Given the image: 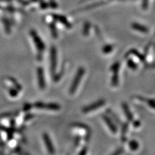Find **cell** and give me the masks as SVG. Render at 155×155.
Listing matches in <instances>:
<instances>
[{
  "mask_svg": "<svg viewBox=\"0 0 155 155\" xmlns=\"http://www.w3.org/2000/svg\"><path fill=\"white\" fill-rule=\"evenodd\" d=\"M38 85L41 90H44L45 88V80L44 77V72H43V68L39 67L37 69Z\"/></svg>",
  "mask_w": 155,
  "mask_h": 155,
  "instance_id": "5b68a950",
  "label": "cell"
},
{
  "mask_svg": "<svg viewBox=\"0 0 155 155\" xmlns=\"http://www.w3.org/2000/svg\"><path fill=\"white\" fill-rule=\"evenodd\" d=\"M43 140H44V142L45 143L46 147L48 149V153L51 154H53L55 152L54 147V146H53L52 142L49 137V136H48L47 133H44L43 134Z\"/></svg>",
  "mask_w": 155,
  "mask_h": 155,
  "instance_id": "52a82bcc",
  "label": "cell"
},
{
  "mask_svg": "<svg viewBox=\"0 0 155 155\" xmlns=\"http://www.w3.org/2000/svg\"><path fill=\"white\" fill-rule=\"evenodd\" d=\"M9 94L12 97H15L18 96V91L14 89H11L9 90Z\"/></svg>",
  "mask_w": 155,
  "mask_h": 155,
  "instance_id": "ba28073f",
  "label": "cell"
},
{
  "mask_svg": "<svg viewBox=\"0 0 155 155\" xmlns=\"http://www.w3.org/2000/svg\"><path fill=\"white\" fill-rule=\"evenodd\" d=\"M31 105H28V104H26V105L24 107V110H28L31 109Z\"/></svg>",
  "mask_w": 155,
  "mask_h": 155,
  "instance_id": "8fae6325",
  "label": "cell"
},
{
  "mask_svg": "<svg viewBox=\"0 0 155 155\" xmlns=\"http://www.w3.org/2000/svg\"><path fill=\"white\" fill-rule=\"evenodd\" d=\"M86 152H87V148L84 147L83 149H82V151H81V153H80V155H85Z\"/></svg>",
  "mask_w": 155,
  "mask_h": 155,
  "instance_id": "30bf717a",
  "label": "cell"
},
{
  "mask_svg": "<svg viewBox=\"0 0 155 155\" xmlns=\"http://www.w3.org/2000/svg\"><path fill=\"white\" fill-rule=\"evenodd\" d=\"M9 80H10V81H11L12 82L14 85L16 86V88H17L19 90H21V87L20 86V85H19L18 84V82L16 81H15V80H14L13 78H9Z\"/></svg>",
  "mask_w": 155,
  "mask_h": 155,
  "instance_id": "9c48e42d",
  "label": "cell"
},
{
  "mask_svg": "<svg viewBox=\"0 0 155 155\" xmlns=\"http://www.w3.org/2000/svg\"><path fill=\"white\" fill-rule=\"evenodd\" d=\"M51 74L54 75L56 69L57 64V54L56 49L54 46H52L51 48Z\"/></svg>",
  "mask_w": 155,
  "mask_h": 155,
  "instance_id": "3957f363",
  "label": "cell"
},
{
  "mask_svg": "<svg viewBox=\"0 0 155 155\" xmlns=\"http://www.w3.org/2000/svg\"><path fill=\"white\" fill-rule=\"evenodd\" d=\"M31 35L33 38L34 43H35V44L37 47L38 50L40 52H42L43 51H44L45 48L44 43L43 42L41 39L38 35V34L35 31H32L31 32Z\"/></svg>",
  "mask_w": 155,
  "mask_h": 155,
  "instance_id": "7a4b0ae2",
  "label": "cell"
},
{
  "mask_svg": "<svg viewBox=\"0 0 155 155\" xmlns=\"http://www.w3.org/2000/svg\"><path fill=\"white\" fill-rule=\"evenodd\" d=\"M85 70L84 67H80L78 70L77 71L76 74L74 76V78L72 82V84L70 87V89H69V93L71 94H74V93L76 92L78 87L80 81L82 78V77L84 76L85 74Z\"/></svg>",
  "mask_w": 155,
  "mask_h": 155,
  "instance_id": "6da1fadb",
  "label": "cell"
},
{
  "mask_svg": "<svg viewBox=\"0 0 155 155\" xmlns=\"http://www.w3.org/2000/svg\"><path fill=\"white\" fill-rule=\"evenodd\" d=\"M104 104V101L100 100V101H96V102H95L93 104H91L89 105H87V106L85 107L82 109V111H83L84 113L91 112V111L96 110V109H98V107H101Z\"/></svg>",
  "mask_w": 155,
  "mask_h": 155,
  "instance_id": "8992f818",
  "label": "cell"
},
{
  "mask_svg": "<svg viewBox=\"0 0 155 155\" xmlns=\"http://www.w3.org/2000/svg\"><path fill=\"white\" fill-rule=\"evenodd\" d=\"M35 106L38 109H44L47 110H60L61 107L59 104H45L42 102H36L35 104Z\"/></svg>",
  "mask_w": 155,
  "mask_h": 155,
  "instance_id": "277c9868",
  "label": "cell"
}]
</instances>
